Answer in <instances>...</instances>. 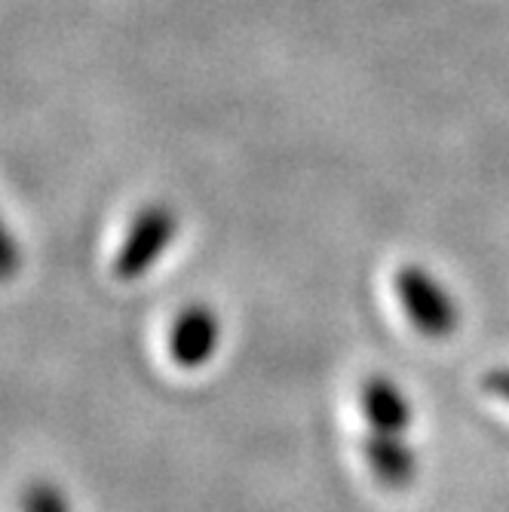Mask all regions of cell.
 Returning <instances> with one entry per match:
<instances>
[{
    "instance_id": "obj_1",
    "label": "cell",
    "mask_w": 509,
    "mask_h": 512,
    "mask_svg": "<svg viewBox=\"0 0 509 512\" xmlns=\"http://www.w3.org/2000/svg\"><path fill=\"white\" fill-rule=\"evenodd\" d=\"M393 286H396L399 304L411 322V329L418 335L430 341H442L457 332V325H460L457 301L427 267L402 264L396 270Z\"/></svg>"
},
{
    "instance_id": "obj_2",
    "label": "cell",
    "mask_w": 509,
    "mask_h": 512,
    "mask_svg": "<svg viewBox=\"0 0 509 512\" xmlns=\"http://www.w3.org/2000/svg\"><path fill=\"white\" fill-rule=\"evenodd\" d=\"M175 234H178V221L169 206H148L138 212L114 261L117 279H123V283L142 279L163 258Z\"/></svg>"
},
{
    "instance_id": "obj_3",
    "label": "cell",
    "mask_w": 509,
    "mask_h": 512,
    "mask_svg": "<svg viewBox=\"0 0 509 512\" xmlns=\"http://www.w3.org/2000/svg\"><path fill=\"white\" fill-rule=\"evenodd\" d=\"M221 341V322L212 307L206 304H191L181 310L169 329V356L181 368H200L206 365Z\"/></svg>"
},
{
    "instance_id": "obj_4",
    "label": "cell",
    "mask_w": 509,
    "mask_h": 512,
    "mask_svg": "<svg viewBox=\"0 0 509 512\" xmlns=\"http://www.w3.org/2000/svg\"><path fill=\"white\" fill-rule=\"evenodd\" d=\"M362 457L375 482L387 491H405L418 479V454L411 451L405 436L368 430V436L362 439Z\"/></svg>"
},
{
    "instance_id": "obj_5",
    "label": "cell",
    "mask_w": 509,
    "mask_h": 512,
    "mask_svg": "<svg viewBox=\"0 0 509 512\" xmlns=\"http://www.w3.org/2000/svg\"><path fill=\"white\" fill-rule=\"evenodd\" d=\"M359 408L372 433H393L405 436L411 427V402L402 387L384 375L365 378L359 387Z\"/></svg>"
},
{
    "instance_id": "obj_6",
    "label": "cell",
    "mask_w": 509,
    "mask_h": 512,
    "mask_svg": "<svg viewBox=\"0 0 509 512\" xmlns=\"http://www.w3.org/2000/svg\"><path fill=\"white\" fill-rule=\"evenodd\" d=\"M25 512H68L65 497L50 485H34L25 494Z\"/></svg>"
},
{
    "instance_id": "obj_7",
    "label": "cell",
    "mask_w": 509,
    "mask_h": 512,
    "mask_svg": "<svg viewBox=\"0 0 509 512\" xmlns=\"http://www.w3.org/2000/svg\"><path fill=\"white\" fill-rule=\"evenodd\" d=\"M16 270H19V249L13 243V237L4 230V224H0V283L10 279Z\"/></svg>"
},
{
    "instance_id": "obj_8",
    "label": "cell",
    "mask_w": 509,
    "mask_h": 512,
    "mask_svg": "<svg viewBox=\"0 0 509 512\" xmlns=\"http://www.w3.org/2000/svg\"><path fill=\"white\" fill-rule=\"evenodd\" d=\"M482 390L500 402H509V368H491L482 378Z\"/></svg>"
}]
</instances>
